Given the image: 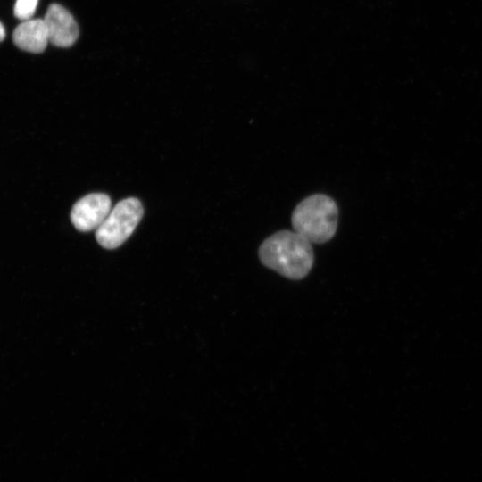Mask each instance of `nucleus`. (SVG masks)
<instances>
[{"mask_svg": "<svg viewBox=\"0 0 482 482\" xmlns=\"http://www.w3.org/2000/svg\"><path fill=\"white\" fill-rule=\"evenodd\" d=\"M294 231L310 243L323 244L336 234L338 207L330 196L314 194L302 200L291 216Z\"/></svg>", "mask_w": 482, "mask_h": 482, "instance_id": "obj_2", "label": "nucleus"}, {"mask_svg": "<svg viewBox=\"0 0 482 482\" xmlns=\"http://www.w3.org/2000/svg\"><path fill=\"white\" fill-rule=\"evenodd\" d=\"M110 197L102 193L89 194L79 199L71 212L74 227L83 232L98 229L112 210Z\"/></svg>", "mask_w": 482, "mask_h": 482, "instance_id": "obj_4", "label": "nucleus"}, {"mask_svg": "<svg viewBox=\"0 0 482 482\" xmlns=\"http://www.w3.org/2000/svg\"><path fill=\"white\" fill-rule=\"evenodd\" d=\"M258 253L264 266L291 279L304 278L314 262L311 243L300 234L287 229L267 237Z\"/></svg>", "mask_w": 482, "mask_h": 482, "instance_id": "obj_1", "label": "nucleus"}, {"mask_svg": "<svg viewBox=\"0 0 482 482\" xmlns=\"http://www.w3.org/2000/svg\"><path fill=\"white\" fill-rule=\"evenodd\" d=\"M38 0H16L14 4V15L21 21L29 20L37 6Z\"/></svg>", "mask_w": 482, "mask_h": 482, "instance_id": "obj_7", "label": "nucleus"}, {"mask_svg": "<svg viewBox=\"0 0 482 482\" xmlns=\"http://www.w3.org/2000/svg\"><path fill=\"white\" fill-rule=\"evenodd\" d=\"M5 37V29L4 25L0 22V42Z\"/></svg>", "mask_w": 482, "mask_h": 482, "instance_id": "obj_8", "label": "nucleus"}, {"mask_svg": "<svg viewBox=\"0 0 482 482\" xmlns=\"http://www.w3.org/2000/svg\"><path fill=\"white\" fill-rule=\"evenodd\" d=\"M44 21L49 42L54 46L69 47L77 41L79 35V26L71 13L61 4H50Z\"/></svg>", "mask_w": 482, "mask_h": 482, "instance_id": "obj_5", "label": "nucleus"}, {"mask_svg": "<svg viewBox=\"0 0 482 482\" xmlns=\"http://www.w3.org/2000/svg\"><path fill=\"white\" fill-rule=\"evenodd\" d=\"M141 202L129 197L119 202L96 230L97 242L106 249H114L133 233L143 216Z\"/></svg>", "mask_w": 482, "mask_h": 482, "instance_id": "obj_3", "label": "nucleus"}, {"mask_svg": "<svg viewBox=\"0 0 482 482\" xmlns=\"http://www.w3.org/2000/svg\"><path fill=\"white\" fill-rule=\"evenodd\" d=\"M14 44L21 50L42 53L48 42V32L44 19L23 21L12 33Z\"/></svg>", "mask_w": 482, "mask_h": 482, "instance_id": "obj_6", "label": "nucleus"}]
</instances>
